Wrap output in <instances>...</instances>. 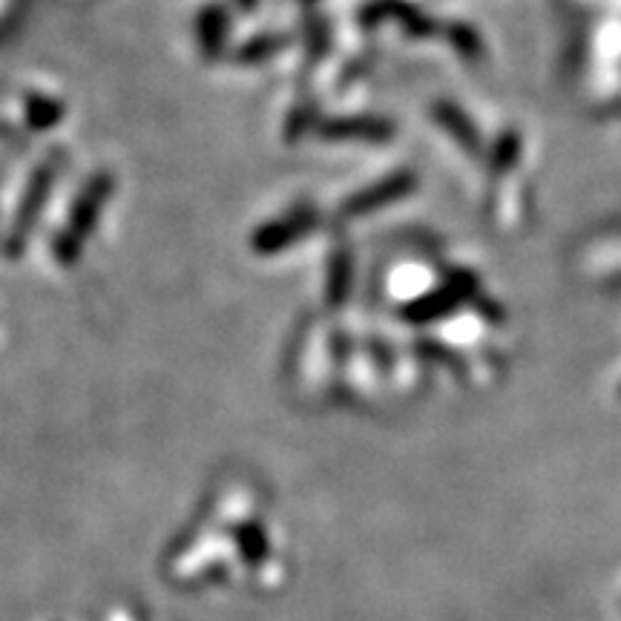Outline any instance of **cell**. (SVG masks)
Masks as SVG:
<instances>
[{"mask_svg": "<svg viewBox=\"0 0 621 621\" xmlns=\"http://www.w3.org/2000/svg\"><path fill=\"white\" fill-rule=\"evenodd\" d=\"M406 191H409V179H406V175H400V179H392V182H383L377 191H368L366 196L357 199V211H374L377 205H383V202H388V199L403 196Z\"/></svg>", "mask_w": 621, "mask_h": 621, "instance_id": "cell-1", "label": "cell"}]
</instances>
